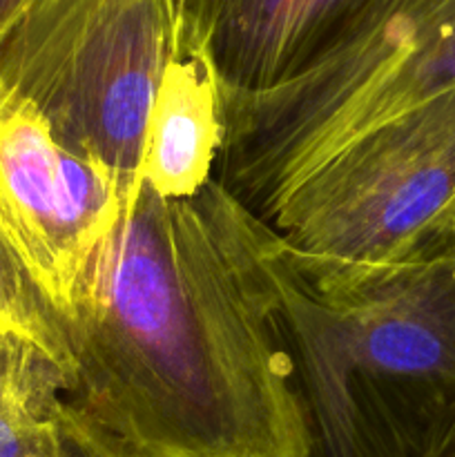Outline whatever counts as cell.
Instances as JSON below:
<instances>
[{"mask_svg":"<svg viewBox=\"0 0 455 457\" xmlns=\"http://www.w3.org/2000/svg\"><path fill=\"white\" fill-rule=\"evenodd\" d=\"M268 232L217 179L190 199L141 186L65 324L71 404L136 457H308Z\"/></svg>","mask_w":455,"mask_h":457,"instance_id":"1","label":"cell"},{"mask_svg":"<svg viewBox=\"0 0 455 457\" xmlns=\"http://www.w3.org/2000/svg\"><path fill=\"white\" fill-rule=\"evenodd\" d=\"M266 266L310 436L308 457H449L455 257L317 288L270 228Z\"/></svg>","mask_w":455,"mask_h":457,"instance_id":"2","label":"cell"},{"mask_svg":"<svg viewBox=\"0 0 455 457\" xmlns=\"http://www.w3.org/2000/svg\"><path fill=\"white\" fill-rule=\"evenodd\" d=\"M268 226L324 290L455 257V87L339 150Z\"/></svg>","mask_w":455,"mask_h":457,"instance_id":"3","label":"cell"},{"mask_svg":"<svg viewBox=\"0 0 455 457\" xmlns=\"http://www.w3.org/2000/svg\"><path fill=\"white\" fill-rule=\"evenodd\" d=\"M177 31V0H34L0 40V83L114 179L123 212L141 192L147 120Z\"/></svg>","mask_w":455,"mask_h":457,"instance_id":"4","label":"cell"},{"mask_svg":"<svg viewBox=\"0 0 455 457\" xmlns=\"http://www.w3.org/2000/svg\"><path fill=\"white\" fill-rule=\"evenodd\" d=\"M120 212L114 179L62 145L43 114L0 83V232L65 324Z\"/></svg>","mask_w":455,"mask_h":457,"instance_id":"5","label":"cell"},{"mask_svg":"<svg viewBox=\"0 0 455 457\" xmlns=\"http://www.w3.org/2000/svg\"><path fill=\"white\" fill-rule=\"evenodd\" d=\"M357 3L177 0V34L210 58L221 96L263 92L297 74Z\"/></svg>","mask_w":455,"mask_h":457,"instance_id":"6","label":"cell"},{"mask_svg":"<svg viewBox=\"0 0 455 457\" xmlns=\"http://www.w3.org/2000/svg\"><path fill=\"white\" fill-rule=\"evenodd\" d=\"M223 98L210 58L178 38L147 120L141 183L161 199H190L214 179Z\"/></svg>","mask_w":455,"mask_h":457,"instance_id":"7","label":"cell"},{"mask_svg":"<svg viewBox=\"0 0 455 457\" xmlns=\"http://www.w3.org/2000/svg\"><path fill=\"white\" fill-rule=\"evenodd\" d=\"M71 388L38 348L0 333V457H56L58 411Z\"/></svg>","mask_w":455,"mask_h":457,"instance_id":"8","label":"cell"},{"mask_svg":"<svg viewBox=\"0 0 455 457\" xmlns=\"http://www.w3.org/2000/svg\"><path fill=\"white\" fill-rule=\"evenodd\" d=\"M0 333L38 348L76 384V361L65 320L0 232Z\"/></svg>","mask_w":455,"mask_h":457,"instance_id":"9","label":"cell"},{"mask_svg":"<svg viewBox=\"0 0 455 457\" xmlns=\"http://www.w3.org/2000/svg\"><path fill=\"white\" fill-rule=\"evenodd\" d=\"M56 457H136L110 431L65 397L58 411Z\"/></svg>","mask_w":455,"mask_h":457,"instance_id":"10","label":"cell"},{"mask_svg":"<svg viewBox=\"0 0 455 457\" xmlns=\"http://www.w3.org/2000/svg\"><path fill=\"white\" fill-rule=\"evenodd\" d=\"M34 0H0V40L12 29L13 22L29 9Z\"/></svg>","mask_w":455,"mask_h":457,"instance_id":"11","label":"cell"},{"mask_svg":"<svg viewBox=\"0 0 455 457\" xmlns=\"http://www.w3.org/2000/svg\"><path fill=\"white\" fill-rule=\"evenodd\" d=\"M449 457H455V446H453V451H451V453H449Z\"/></svg>","mask_w":455,"mask_h":457,"instance_id":"12","label":"cell"}]
</instances>
